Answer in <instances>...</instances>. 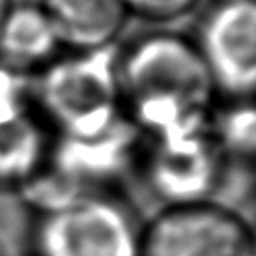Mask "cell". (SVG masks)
Wrapping results in <instances>:
<instances>
[{"instance_id": "obj_1", "label": "cell", "mask_w": 256, "mask_h": 256, "mask_svg": "<svg viewBox=\"0 0 256 256\" xmlns=\"http://www.w3.org/2000/svg\"><path fill=\"white\" fill-rule=\"evenodd\" d=\"M122 110L150 138L208 131L215 86L196 43L176 32L144 34L118 49Z\"/></svg>"}, {"instance_id": "obj_2", "label": "cell", "mask_w": 256, "mask_h": 256, "mask_svg": "<svg viewBox=\"0 0 256 256\" xmlns=\"http://www.w3.org/2000/svg\"><path fill=\"white\" fill-rule=\"evenodd\" d=\"M118 47L72 52L36 75L34 103L64 140H90L128 120L116 77Z\"/></svg>"}, {"instance_id": "obj_3", "label": "cell", "mask_w": 256, "mask_h": 256, "mask_svg": "<svg viewBox=\"0 0 256 256\" xmlns=\"http://www.w3.org/2000/svg\"><path fill=\"white\" fill-rule=\"evenodd\" d=\"M140 220L112 191L86 192L36 212L34 256H142Z\"/></svg>"}, {"instance_id": "obj_4", "label": "cell", "mask_w": 256, "mask_h": 256, "mask_svg": "<svg viewBox=\"0 0 256 256\" xmlns=\"http://www.w3.org/2000/svg\"><path fill=\"white\" fill-rule=\"evenodd\" d=\"M142 256H254V238L242 215L222 204H176L144 224Z\"/></svg>"}, {"instance_id": "obj_5", "label": "cell", "mask_w": 256, "mask_h": 256, "mask_svg": "<svg viewBox=\"0 0 256 256\" xmlns=\"http://www.w3.org/2000/svg\"><path fill=\"white\" fill-rule=\"evenodd\" d=\"M215 86L230 101L252 100L256 86L254 0H219L200 26L196 40Z\"/></svg>"}, {"instance_id": "obj_6", "label": "cell", "mask_w": 256, "mask_h": 256, "mask_svg": "<svg viewBox=\"0 0 256 256\" xmlns=\"http://www.w3.org/2000/svg\"><path fill=\"white\" fill-rule=\"evenodd\" d=\"M222 152L210 131L152 138L144 174L166 206L210 200L222 178Z\"/></svg>"}, {"instance_id": "obj_7", "label": "cell", "mask_w": 256, "mask_h": 256, "mask_svg": "<svg viewBox=\"0 0 256 256\" xmlns=\"http://www.w3.org/2000/svg\"><path fill=\"white\" fill-rule=\"evenodd\" d=\"M62 49L72 52L98 50L116 45L128 21L122 0H38Z\"/></svg>"}, {"instance_id": "obj_8", "label": "cell", "mask_w": 256, "mask_h": 256, "mask_svg": "<svg viewBox=\"0 0 256 256\" xmlns=\"http://www.w3.org/2000/svg\"><path fill=\"white\" fill-rule=\"evenodd\" d=\"M62 52L56 32L40 4H12L0 24V66L38 75Z\"/></svg>"}, {"instance_id": "obj_9", "label": "cell", "mask_w": 256, "mask_h": 256, "mask_svg": "<svg viewBox=\"0 0 256 256\" xmlns=\"http://www.w3.org/2000/svg\"><path fill=\"white\" fill-rule=\"evenodd\" d=\"M50 128L38 107L0 118V187L24 189L52 156Z\"/></svg>"}, {"instance_id": "obj_10", "label": "cell", "mask_w": 256, "mask_h": 256, "mask_svg": "<svg viewBox=\"0 0 256 256\" xmlns=\"http://www.w3.org/2000/svg\"><path fill=\"white\" fill-rule=\"evenodd\" d=\"M254 107L252 100L230 101L226 108L219 114L210 116L208 131L219 150L236 157L252 156L254 152Z\"/></svg>"}, {"instance_id": "obj_11", "label": "cell", "mask_w": 256, "mask_h": 256, "mask_svg": "<svg viewBox=\"0 0 256 256\" xmlns=\"http://www.w3.org/2000/svg\"><path fill=\"white\" fill-rule=\"evenodd\" d=\"M122 4L129 15L154 22H168L187 15L198 0H122Z\"/></svg>"}, {"instance_id": "obj_12", "label": "cell", "mask_w": 256, "mask_h": 256, "mask_svg": "<svg viewBox=\"0 0 256 256\" xmlns=\"http://www.w3.org/2000/svg\"><path fill=\"white\" fill-rule=\"evenodd\" d=\"M12 4H14L12 0H0V24H2V19H4V15L8 14V10H10Z\"/></svg>"}]
</instances>
